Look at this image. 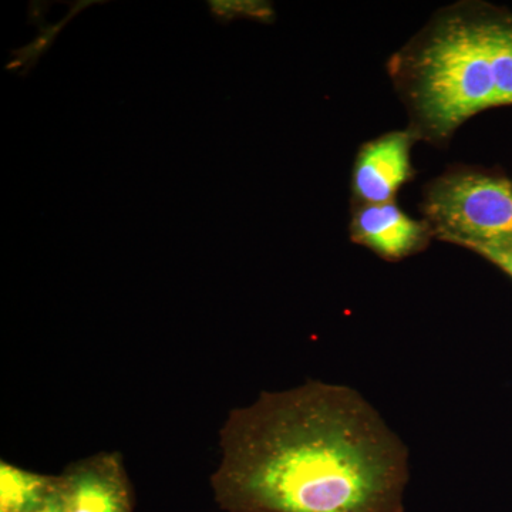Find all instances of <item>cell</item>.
I'll use <instances>...</instances> for the list:
<instances>
[{"label": "cell", "mask_w": 512, "mask_h": 512, "mask_svg": "<svg viewBox=\"0 0 512 512\" xmlns=\"http://www.w3.org/2000/svg\"><path fill=\"white\" fill-rule=\"evenodd\" d=\"M211 476L228 512H404L407 448L362 394L308 382L232 410Z\"/></svg>", "instance_id": "obj_1"}, {"label": "cell", "mask_w": 512, "mask_h": 512, "mask_svg": "<svg viewBox=\"0 0 512 512\" xmlns=\"http://www.w3.org/2000/svg\"><path fill=\"white\" fill-rule=\"evenodd\" d=\"M423 214L434 237L467 249L512 247V183L480 173H451L426 190Z\"/></svg>", "instance_id": "obj_2"}, {"label": "cell", "mask_w": 512, "mask_h": 512, "mask_svg": "<svg viewBox=\"0 0 512 512\" xmlns=\"http://www.w3.org/2000/svg\"><path fill=\"white\" fill-rule=\"evenodd\" d=\"M64 512H133V490L119 453L96 454L59 476Z\"/></svg>", "instance_id": "obj_3"}, {"label": "cell", "mask_w": 512, "mask_h": 512, "mask_svg": "<svg viewBox=\"0 0 512 512\" xmlns=\"http://www.w3.org/2000/svg\"><path fill=\"white\" fill-rule=\"evenodd\" d=\"M413 131H393L360 148L353 168V192L362 204L392 202L397 191L412 178L410 150Z\"/></svg>", "instance_id": "obj_4"}, {"label": "cell", "mask_w": 512, "mask_h": 512, "mask_svg": "<svg viewBox=\"0 0 512 512\" xmlns=\"http://www.w3.org/2000/svg\"><path fill=\"white\" fill-rule=\"evenodd\" d=\"M353 242L372 249L389 261H399L421 251L433 235L426 221L404 214L394 202L362 204L350 224Z\"/></svg>", "instance_id": "obj_5"}, {"label": "cell", "mask_w": 512, "mask_h": 512, "mask_svg": "<svg viewBox=\"0 0 512 512\" xmlns=\"http://www.w3.org/2000/svg\"><path fill=\"white\" fill-rule=\"evenodd\" d=\"M97 2H76L70 8V12L60 22L55 25L40 26L39 35L29 43V45L20 47V49L10 50V56L13 57L10 63L6 64V69L9 72L18 73L20 76H26L32 72L33 69L45 55L47 50L53 46L56 37L60 35V32L66 28L67 23L79 15L82 10L89 8L90 5H96Z\"/></svg>", "instance_id": "obj_6"}, {"label": "cell", "mask_w": 512, "mask_h": 512, "mask_svg": "<svg viewBox=\"0 0 512 512\" xmlns=\"http://www.w3.org/2000/svg\"><path fill=\"white\" fill-rule=\"evenodd\" d=\"M212 16L227 25L231 20L247 18L259 22H274L275 12L271 3L256 2V0H212L208 2Z\"/></svg>", "instance_id": "obj_7"}, {"label": "cell", "mask_w": 512, "mask_h": 512, "mask_svg": "<svg viewBox=\"0 0 512 512\" xmlns=\"http://www.w3.org/2000/svg\"><path fill=\"white\" fill-rule=\"evenodd\" d=\"M18 512H64L59 476H53L45 493Z\"/></svg>", "instance_id": "obj_8"}, {"label": "cell", "mask_w": 512, "mask_h": 512, "mask_svg": "<svg viewBox=\"0 0 512 512\" xmlns=\"http://www.w3.org/2000/svg\"><path fill=\"white\" fill-rule=\"evenodd\" d=\"M470 251L483 256L512 278V247H476L471 248Z\"/></svg>", "instance_id": "obj_9"}]
</instances>
